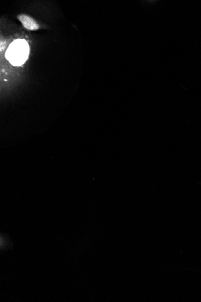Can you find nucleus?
<instances>
[{"label":"nucleus","mask_w":201,"mask_h":302,"mask_svg":"<svg viewBox=\"0 0 201 302\" xmlns=\"http://www.w3.org/2000/svg\"><path fill=\"white\" fill-rule=\"evenodd\" d=\"M18 20L21 22L22 26L28 30L35 31L40 29L39 24L31 16L22 14H19L17 16Z\"/></svg>","instance_id":"nucleus-2"},{"label":"nucleus","mask_w":201,"mask_h":302,"mask_svg":"<svg viewBox=\"0 0 201 302\" xmlns=\"http://www.w3.org/2000/svg\"><path fill=\"white\" fill-rule=\"evenodd\" d=\"M29 53L27 44L22 41L12 43L6 53V57L14 65H20L26 61Z\"/></svg>","instance_id":"nucleus-1"}]
</instances>
